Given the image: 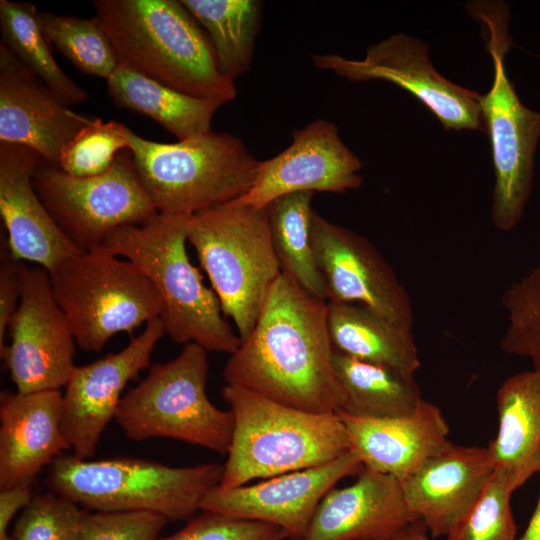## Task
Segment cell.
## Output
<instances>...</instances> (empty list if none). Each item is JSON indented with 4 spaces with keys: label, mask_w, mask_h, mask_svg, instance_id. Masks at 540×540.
<instances>
[{
    "label": "cell",
    "mask_w": 540,
    "mask_h": 540,
    "mask_svg": "<svg viewBox=\"0 0 540 540\" xmlns=\"http://www.w3.org/2000/svg\"><path fill=\"white\" fill-rule=\"evenodd\" d=\"M519 540H540V493L529 524Z\"/></svg>",
    "instance_id": "obj_40"
},
{
    "label": "cell",
    "mask_w": 540,
    "mask_h": 540,
    "mask_svg": "<svg viewBox=\"0 0 540 540\" xmlns=\"http://www.w3.org/2000/svg\"><path fill=\"white\" fill-rule=\"evenodd\" d=\"M30 486L1 489L0 492V540H12L8 528L15 514L31 501Z\"/></svg>",
    "instance_id": "obj_38"
},
{
    "label": "cell",
    "mask_w": 540,
    "mask_h": 540,
    "mask_svg": "<svg viewBox=\"0 0 540 540\" xmlns=\"http://www.w3.org/2000/svg\"><path fill=\"white\" fill-rule=\"evenodd\" d=\"M130 129L117 121L93 119L64 147L57 166L76 177L106 172L117 155L129 148Z\"/></svg>",
    "instance_id": "obj_32"
},
{
    "label": "cell",
    "mask_w": 540,
    "mask_h": 540,
    "mask_svg": "<svg viewBox=\"0 0 540 540\" xmlns=\"http://www.w3.org/2000/svg\"><path fill=\"white\" fill-rule=\"evenodd\" d=\"M328 329L334 351L414 376L420 368L411 331L352 303L327 301Z\"/></svg>",
    "instance_id": "obj_25"
},
{
    "label": "cell",
    "mask_w": 540,
    "mask_h": 540,
    "mask_svg": "<svg viewBox=\"0 0 540 540\" xmlns=\"http://www.w3.org/2000/svg\"><path fill=\"white\" fill-rule=\"evenodd\" d=\"M48 273L55 300L83 351L100 352L113 336L131 335L161 316V298L147 277L102 247L67 258Z\"/></svg>",
    "instance_id": "obj_10"
},
{
    "label": "cell",
    "mask_w": 540,
    "mask_h": 540,
    "mask_svg": "<svg viewBox=\"0 0 540 540\" xmlns=\"http://www.w3.org/2000/svg\"><path fill=\"white\" fill-rule=\"evenodd\" d=\"M417 521L397 478L363 469L353 484L327 492L304 540H391Z\"/></svg>",
    "instance_id": "obj_23"
},
{
    "label": "cell",
    "mask_w": 540,
    "mask_h": 540,
    "mask_svg": "<svg viewBox=\"0 0 540 540\" xmlns=\"http://www.w3.org/2000/svg\"><path fill=\"white\" fill-rule=\"evenodd\" d=\"M204 29L222 73L235 81L249 71L263 15L258 0H181Z\"/></svg>",
    "instance_id": "obj_28"
},
{
    "label": "cell",
    "mask_w": 540,
    "mask_h": 540,
    "mask_svg": "<svg viewBox=\"0 0 540 540\" xmlns=\"http://www.w3.org/2000/svg\"><path fill=\"white\" fill-rule=\"evenodd\" d=\"M314 65L351 81L384 80L396 84L424 104L446 130L486 132L480 94L459 86L432 65L428 46L397 33L371 45L363 59L336 53L315 54Z\"/></svg>",
    "instance_id": "obj_12"
},
{
    "label": "cell",
    "mask_w": 540,
    "mask_h": 540,
    "mask_svg": "<svg viewBox=\"0 0 540 540\" xmlns=\"http://www.w3.org/2000/svg\"><path fill=\"white\" fill-rule=\"evenodd\" d=\"M313 196L314 192L310 191L286 194L270 202L266 210L282 272L309 294L327 301L326 286L311 242Z\"/></svg>",
    "instance_id": "obj_29"
},
{
    "label": "cell",
    "mask_w": 540,
    "mask_h": 540,
    "mask_svg": "<svg viewBox=\"0 0 540 540\" xmlns=\"http://www.w3.org/2000/svg\"><path fill=\"white\" fill-rule=\"evenodd\" d=\"M222 397L234 416L220 487L326 464L351 449L337 413H313L226 384Z\"/></svg>",
    "instance_id": "obj_4"
},
{
    "label": "cell",
    "mask_w": 540,
    "mask_h": 540,
    "mask_svg": "<svg viewBox=\"0 0 540 540\" xmlns=\"http://www.w3.org/2000/svg\"><path fill=\"white\" fill-rule=\"evenodd\" d=\"M63 102L0 42V142L31 148L53 165L93 117Z\"/></svg>",
    "instance_id": "obj_18"
},
{
    "label": "cell",
    "mask_w": 540,
    "mask_h": 540,
    "mask_svg": "<svg viewBox=\"0 0 540 540\" xmlns=\"http://www.w3.org/2000/svg\"><path fill=\"white\" fill-rule=\"evenodd\" d=\"M496 404L498 432L487 448L494 469L516 490L540 473V373L531 369L508 377Z\"/></svg>",
    "instance_id": "obj_24"
},
{
    "label": "cell",
    "mask_w": 540,
    "mask_h": 540,
    "mask_svg": "<svg viewBox=\"0 0 540 540\" xmlns=\"http://www.w3.org/2000/svg\"><path fill=\"white\" fill-rule=\"evenodd\" d=\"M288 534L265 522L204 511L183 529L160 540H285Z\"/></svg>",
    "instance_id": "obj_36"
},
{
    "label": "cell",
    "mask_w": 540,
    "mask_h": 540,
    "mask_svg": "<svg viewBox=\"0 0 540 540\" xmlns=\"http://www.w3.org/2000/svg\"><path fill=\"white\" fill-rule=\"evenodd\" d=\"M84 514L52 491L35 494L16 520L12 540H76Z\"/></svg>",
    "instance_id": "obj_34"
},
{
    "label": "cell",
    "mask_w": 540,
    "mask_h": 540,
    "mask_svg": "<svg viewBox=\"0 0 540 540\" xmlns=\"http://www.w3.org/2000/svg\"><path fill=\"white\" fill-rule=\"evenodd\" d=\"M164 334L160 317L155 318L119 352L75 366L64 387L62 407V429L75 457L86 460L95 454L127 383L150 367L152 352Z\"/></svg>",
    "instance_id": "obj_15"
},
{
    "label": "cell",
    "mask_w": 540,
    "mask_h": 540,
    "mask_svg": "<svg viewBox=\"0 0 540 540\" xmlns=\"http://www.w3.org/2000/svg\"><path fill=\"white\" fill-rule=\"evenodd\" d=\"M1 43L69 106L88 100L87 92L57 64L30 2L0 1Z\"/></svg>",
    "instance_id": "obj_30"
},
{
    "label": "cell",
    "mask_w": 540,
    "mask_h": 540,
    "mask_svg": "<svg viewBox=\"0 0 540 540\" xmlns=\"http://www.w3.org/2000/svg\"><path fill=\"white\" fill-rule=\"evenodd\" d=\"M33 186L62 233L82 252L99 247L114 230L141 224L159 212L146 192L129 149L104 173L76 177L41 158Z\"/></svg>",
    "instance_id": "obj_11"
},
{
    "label": "cell",
    "mask_w": 540,
    "mask_h": 540,
    "mask_svg": "<svg viewBox=\"0 0 540 540\" xmlns=\"http://www.w3.org/2000/svg\"><path fill=\"white\" fill-rule=\"evenodd\" d=\"M40 160L31 148L0 142V215L11 254L49 272L82 251L62 233L36 193L33 175Z\"/></svg>",
    "instance_id": "obj_19"
},
{
    "label": "cell",
    "mask_w": 540,
    "mask_h": 540,
    "mask_svg": "<svg viewBox=\"0 0 540 540\" xmlns=\"http://www.w3.org/2000/svg\"><path fill=\"white\" fill-rule=\"evenodd\" d=\"M190 215L158 213L141 224L117 228L99 246L131 261L163 304L160 319L175 343H196L207 352L232 354L241 345L219 299L188 256Z\"/></svg>",
    "instance_id": "obj_3"
},
{
    "label": "cell",
    "mask_w": 540,
    "mask_h": 540,
    "mask_svg": "<svg viewBox=\"0 0 540 540\" xmlns=\"http://www.w3.org/2000/svg\"><path fill=\"white\" fill-rule=\"evenodd\" d=\"M514 487L495 470L481 495L447 535V540H515L517 527L510 507Z\"/></svg>",
    "instance_id": "obj_33"
},
{
    "label": "cell",
    "mask_w": 540,
    "mask_h": 540,
    "mask_svg": "<svg viewBox=\"0 0 540 540\" xmlns=\"http://www.w3.org/2000/svg\"><path fill=\"white\" fill-rule=\"evenodd\" d=\"M364 467L350 449L315 467L267 478L253 485L217 486L207 493L201 510L265 522L280 527L290 540H304L314 513L343 478L359 475Z\"/></svg>",
    "instance_id": "obj_16"
},
{
    "label": "cell",
    "mask_w": 540,
    "mask_h": 540,
    "mask_svg": "<svg viewBox=\"0 0 540 540\" xmlns=\"http://www.w3.org/2000/svg\"><path fill=\"white\" fill-rule=\"evenodd\" d=\"M187 241L195 249L224 316L232 319L244 341L282 273L266 207L233 200L201 210L189 216Z\"/></svg>",
    "instance_id": "obj_6"
},
{
    "label": "cell",
    "mask_w": 540,
    "mask_h": 540,
    "mask_svg": "<svg viewBox=\"0 0 540 540\" xmlns=\"http://www.w3.org/2000/svg\"><path fill=\"white\" fill-rule=\"evenodd\" d=\"M361 167V160L341 140L336 124L316 119L296 129L283 151L259 161L251 188L235 201L265 208L295 192L344 193L362 185Z\"/></svg>",
    "instance_id": "obj_17"
},
{
    "label": "cell",
    "mask_w": 540,
    "mask_h": 540,
    "mask_svg": "<svg viewBox=\"0 0 540 540\" xmlns=\"http://www.w3.org/2000/svg\"><path fill=\"white\" fill-rule=\"evenodd\" d=\"M311 242L328 302L364 306L411 331L414 316L409 295L367 238L314 211Z\"/></svg>",
    "instance_id": "obj_14"
},
{
    "label": "cell",
    "mask_w": 540,
    "mask_h": 540,
    "mask_svg": "<svg viewBox=\"0 0 540 540\" xmlns=\"http://www.w3.org/2000/svg\"><path fill=\"white\" fill-rule=\"evenodd\" d=\"M426 532L421 521H417L405 527L391 540H430Z\"/></svg>",
    "instance_id": "obj_39"
},
{
    "label": "cell",
    "mask_w": 540,
    "mask_h": 540,
    "mask_svg": "<svg viewBox=\"0 0 540 540\" xmlns=\"http://www.w3.org/2000/svg\"><path fill=\"white\" fill-rule=\"evenodd\" d=\"M167 520L150 511L85 512L76 540H157Z\"/></svg>",
    "instance_id": "obj_35"
},
{
    "label": "cell",
    "mask_w": 540,
    "mask_h": 540,
    "mask_svg": "<svg viewBox=\"0 0 540 540\" xmlns=\"http://www.w3.org/2000/svg\"><path fill=\"white\" fill-rule=\"evenodd\" d=\"M207 376V351L185 344L174 359L149 367L122 396L114 419L132 441L172 438L227 455L234 416L209 400Z\"/></svg>",
    "instance_id": "obj_9"
},
{
    "label": "cell",
    "mask_w": 540,
    "mask_h": 540,
    "mask_svg": "<svg viewBox=\"0 0 540 540\" xmlns=\"http://www.w3.org/2000/svg\"><path fill=\"white\" fill-rule=\"evenodd\" d=\"M333 367L345 392L342 410L357 417H395L412 413L422 401L414 376L334 351Z\"/></svg>",
    "instance_id": "obj_27"
},
{
    "label": "cell",
    "mask_w": 540,
    "mask_h": 540,
    "mask_svg": "<svg viewBox=\"0 0 540 540\" xmlns=\"http://www.w3.org/2000/svg\"><path fill=\"white\" fill-rule=\"evenodd\" d=\"M224 465L171 467L127 457L79 459L61 454L49 466L50 491L95 511H150L168 520L192 517L220 485Z\"/></svg>",
    "instance_id": "obj_5"
},
{
    "label": "cell",
    "mask_w": 540,
    "mask_h": 540,
    "mask_svg": "<svg viewBox=\"0 0 540 540\" xmlns=\"http://www.w3.org/2000/svg\"><path fill=\"white\" fill-rule=\"evenodd\" d=\"M106 82L115 105L154 120L178 141L209 132L213 116L222 106L176 91L120 64Z\"/></svg>",
    "instance_id": "obj_26"
},
{
    "label": "cell",
    "mask_w": 540,
    "mask_h": 540,
    "mask_svg": "<svg viewBox=\"0 0 540 540\" xmlns=\"http://www.w3.org/2000/svg\"><path fill=\"white\" fill-rule=\"evenodd\" d=\"M465 8L481 23L494 65L491 89L480 96V106L495 173L491 218L498 230L510 231L520 222L530 197L540 112L521 102L506 72L505 56L513 45L508 34L509 5L477 0L469 1Z\"/></svg>",
    "instance_id": "obj_8"
},
{
    "label": "cell",
    "mask_w": 540,
    "mask_h": 540,
    "mask_svg": "<svg viewBox=\"0 0 540 540\" xmlns=\"http://www.w3.org/2000/svg\"><path fill=\"white\" fill-rule=\"evenodd\" d=\"M20 275V301L1 358L16 391L60 390L76 366L73 332L55 300L48 271L21 261Z\"/></svg>",
    "instance_id": "obj_13"
},
{
    "label": "cell",
    "mask_w": 540,
    "mask_h": 540,
    "mask_svg": "<svg viewBox=\"0 0 540 540\" xmlns=\"http://www.w3.org/2000/svg\"><path fill=\"white\" fill-rule=\"evenodd\" d=\"M327 301L282 272L251 334L223 370L229 385L313 413H337L346 403L333 367Z\"/></svg>",
    "instance_id": "obj_1"
},
{
    "label": "cell",
    "mask_w": 540,
    "mask_h": 540,
    "mask_svg": "<svg viewBox=\"0 0 540 540\" xmlns=\"http://www.w3.org/2000/svg\"><path fill=\"white\" fill-rule=\"evenodd\" d=\"M39 22L49 43L81 72L107 80L119 65L97 16L79 18L39 12Z\"/></svg>",
    "instance_id": "obj_31"
},
{
    "label": "cell",
    "mask_w": 540,
    "mask_h": 540,
    "mask_svg": "<svg viewBox=\"0 0 540 540\" xmlns=\"http://www.w3.org/2000/svg\"><path fill=\"white\" fill-rule=\"evenodd\" d=\"M139 178L160 213L192 215L236 200L251 188L259 161L227 132L159 143L128 132Z\"/></svg>",
    "instance_id": "obj_7"
},
{
    "label": "cell",
    "mask_w": 540,
    "mask_h": 540,
    "mask_svg": "<svg viewBox=\"0 0 540 540\" xmlns=\"http://www.w3.org/2000/svg\"><path fill=\"white\" fill-rule=\"evenodd\" d=\"M493 472L487 446L452 444L400 482L407 506L436 538L455 528Z\"/></svg>",
    "instance_id": "obj_21"
},
{
    "label": "cell",
    "mask_w": 540,
    "mask_h": 540,
    "mask_svg": "<svg viewBox=\"0 0 540 540\" xmlns=\"http://www.w3.org/2000/svg\"><path fill=\"white\" fill-rule=\"evenodd\" d=\"M93 6L118 63L176 91L229 103L225 76L204 29L181 0H95Z\"/></svg>",
    "instance_id": "obj_2"
},
{
    "label": "cell",
    "mask_w": 540,
    "mask_h": 540,
    "mask_svg": "<svg viewBox=\"0 0 540 540\" xmlns=\"http://www.w3.org/2000/svg\"><path fill=\"white\" fill-rule=\"evenodd\" d=\"M337 414L364 469L399 481L452 445L442 411L424 399L412 413L402 416L367 418L343 411Z\"/></svg>",
    "instance_id": "obj_20"
},
{
    "label": "cell",
    "mask_w": 540,
    "mask_h": 540,
    "mask_svg": "<svg viewBox=\"0 0 540 540\" xmlns=\"http://www.w3.org/2000/svg\"><path fill=\"white\" fill-rule=\"evenodd\" d=\"M60 390L0 394V489L30 486L71 449L62 429Z\"/></svg>",
    "instance_id": "obj_22"
},
{
    "label": "cell",
    "mask_w": 540,
    "mask_h": 540,
    "mask_svg": "<svg viewBox=\"0 0 540 540\" xmlns=\"http://www.w3.org/2000/svg\"><path fill=\"white\" fill-rule=\"evenodd\" d=\"M21 261L10 252L6 239L0 254V350L5 346V335L21 295Z\"/></svg>",
    "instance_id": "obj_37"
}]
</instances>
